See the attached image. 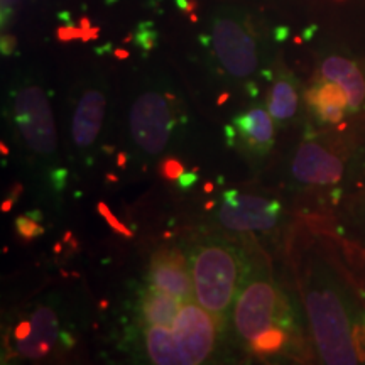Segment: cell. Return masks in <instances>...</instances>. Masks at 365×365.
<instances>
[{
	"label": "cell",
	"mask_w": 365,
	"mask_h": 365,
	"mask_svg": "<svg viewBox=\"0 0 365 365\" xmlns=\"http://www.w3.org/2000/svg\"><path fill=\"white\" fill-rule=\"evenodd\" d=\"M286 259L318 365H365V303L340 237L301 218L286 237Z\"/></svg>",
	"instance_id": "cell-1"
},
{
	"label": "cell",
	"mask_w": 365,
	"mask_h": 365,
	"mask_svg": "<svg viewBox=\"0 0 365 365\" xmlns=\"http://www.w3.org/2000/svg\"><path fill=\"white\" fill-rule=\"evenodd\" d=\"M245 272L237 293L232 323L237 340L257 359L286 355L308 359V345L289 296L274 277L271 259L252 235H242Z\"/></svg>",
	"instance_id": "cell-2"
},
{
	"label": "cell",
	"mask_w": 365,
	"mask_h": 365,
	"mask_svg": "<svg viewBox=\"0 0 365 365\" xmlns=\"http://www.w3.org/2000/svg\"><path fill=\"white\" fill-rule=\"evenodd\" d=\"M225 325L186 301L171 327L130 328L129 349L139 365H212Z\"/></svg>",
	"instance_id": "cell-3"
},
{
	"label": "cell",
	"mask_w": 365,
	"mask_h": 365,
	"mask_svg": "<svg viewBox=\"0 0 365 365\" xmlns=\"http://www.w3.org/2000/svg\"><path fill=\"white\" fill-rule=\"evenodd\" d=\"M195 299L225 325L245 272L244 244L222 235L202 237L190 250Z\"/></svg>",
	"instance_id": "cell-4"
},
{
	"label": "cell",
	"mask_w": 365,
	"mask_h": 365,
	"mask_svg": "<svg viewBox=\"0 0 365 365\" xmlns=\"http://www.w3.org/2000/svg\"><path fill=\"white\" fill-rule=\"evenodd\" d=\"M352 148L344 137L309 135L296 149L291 180L304 191L340 193L350 178Z\"/></svg>",
	"instance_id": "cell-5"
},
{
	"label": "cell",
	"mask_w": 365,
	"mask_h": 365,
	"mask_svg": "<svg viewBox=\"0 0 365 365\" xmlns=\"http://www.w3.org/2000/svg\"><path fill=\"white\" fill-rule=\"evenodd\" d=\"M12 117L27 153L43 163L53 161L58 137L46 91L39 85H22L14 93Z\"/></svg>",
	"instance_id": "cell-6"
},
{
	"label": "cell",
	"mask_w": 365,
	"mask_h": 365,
	"mask_svg": "<svg viewBox=\"0 0 365 365\" xmlns=\"http://www.w3.org/2000/svg\"><path fill=\"white\" fill-rule=\"evenodd\" d=\"M75 345L71 333L63 330L59 312L53 304L39 303L27 312L14 327L12 354L27 362H44L54 352H65Z\"/></svg>",
	"instance_id": "cell-7"
},
{
	"label": "cell",
	"mask_w": 365,
	"mask_h": 365,
	"mask_svg": "<svg viewBox=\"0 0 365 365\" xmlns=\"http://www.w3.org/2000/svg\"><path fill=\"white\" fill-rule=\"evenodd\" d=\"M175 124V107L171 98L161 91H145L132 103L130 137L145 158H158L166 150Z\"/></svg>",
	"instance_id": "cell-8"
},
{
	"label": "cell",
	"mask_w": 365,
	"mask_h": 365,
	"mask_svg": "<svg viewBox=\"0 0 365 365\" xmlns=\"http://www.w3.org/2000/svg\"><path fill=\"white\" fill-rule=\"evenodd\" d=\"M282 207L277 200L267 196L228 190L222 195L215 212L218 225L240 235L254 232H271L281 220Z\"/></svg>",
	"instance_id": "cell-9"
},
{
	"label": "cell",
	"mask_w": 365,
	"mask_h": 365,
	"mask_svg": "<svg viewBox=\"0 0 365 365\" xmlns=\"http://www.w3.org/2000/svg\"><path fill=\"white\" fill-rule=\"evenodd\" d=\"M212 48L222 70L234 80H247L259 70L257 41L244 22L234 17H217Z\"/></svg>",
	"instance_id": "cell-10"
},
{
	"label": "cell",
	"mask_w": 365,
	"mask_h": 365,
	"mask_svg": "<svg viewBox=\"0 0 365 365\" xmlns=\"http://www.w3.org/2000/svg\"><path fill=\"white\" fill-rule=\"evenodd\" d=\"M149 284L166 291L182 303L195 301V286L190 261L180 249L163 247L150 257L148 269Z\"/></svg>",
	"instance_id": "cell-11"
},
{
	"label": "cell",
	"mask_w": 365,
	"mask_h": 365,
	"mask_svg": "<svg viewBox=\"0 0 365 365\" xmlns=\"http://www.w3.org/2000/svg\"><path fill=\"white\" fill-rule=\"evenodd\" d=\"M227 139L250 158H266L274 145V118L267 108H249L227 127Z\"/></svg>",
	"instance_id": "cell-12"
},
{
	"label": "cell",
	"mask_w": 365,
	"mask_h": 365,
	"mask_svg": "<svg viewBox=\"0 0 365 365\" xmlns=\"http://www.w3.org/2000/svg\"><path fill=\"white\" fill-rule=\"evenodd\" d=\"M105 110L107 98L98 88L85 90L76 102L71 120V140L75 149L83 156H88L97 143L103 125Z\"/></svg>",
	"instance_id": "cell-13"
},
{
	"label": "cell",
	"mask_w": 365,
	"mask_h": 365,
	"mask_svg": "<svg viewBox=\"0 0 365 365\" xmlns=\"http://www.w3.org/2000/svg\"><path fill=\"white\" fill-rule=\"evenodd\" d=\"M304 102L322 125H339L350 115L349 95L335 81L319 80L304 91Z\"/></svg>",
	"instance_id": "cell-14"
},
{
	"label": "cell",
	"mask_w": 365,
	"mask_h": 365,
	"mask_svg": "<svg viewBox=\"0 0 365 365\" xmlns=\"http://www.w3.org/2000/svg\"><path fill=\"white\" fill-rule=\"evenodd\" d=\"M182 301L159 287L148 286L139 293L135 304L134 328L171 327L181 312Z\"/></svg>",
	"instance_id": "cell-15"
},
{
	"label": "cell",
	"mask_w": 365,
	"mask_h": 365,
	"mask_svg": "<svg viewBox=\"0 0 365 365\" xmlns=\"http://www.w3.org/2000/svg\"><path fill=\"white\" fill-rule=\"evenodd\" d=\"M319 76L344 86L349 95L350 113H359L365 107V75L357 63L344 56H328L319 65Z\"/></svg>",
	"instance_id": "cell-16"
},
{
	"label": "cell",
	"mask_w": 365,
	"mask_h": 365,
	"mask_svg": "<svg viewBox=\"0 0 365 365\" xmlns=\"http://www.w3.org/2000/svg\"><path fill=\"white\" fill-rule=\"evenodd\" d=\"M299 108L298 81L287 70L277 71L272 80L267 97V110L276 124H287L293 120Z\"/></svg>",
	"instance_id": "cell-17"
},
{
	"label": "cell",
	"mask_w": 365,
	"mask_h": 365,
	"mask_svg": "<svg viewBox=\"0 0 365 365\" xmlns=\"http://www.w3.org/2000/svg\"><path fill=\"white\" fill-rule=\"evenodd\" d=\"M339 232L341 239L365 249V191L352 196L341 212Z\"/></svg>",
	"instance_id": "cell-18"
},
{
	"label": "cell",
	"mask_w": 365,
	"mask_h": 365,
	"mask_svg": "<svg viewBox=\"0 0 365 365\" xmlns=\"http://www.w3.org/2000/svg\"><path fill=\"white\" fill-rule=\"evenodd\" d=\"M41 215L39 213H27V215L17 217L16 220V232L19 234L22 240L31 242L34 240L36 237H39L41 234H44V228L41 227Z\"/></svg>",
	"instance_id": "cell-19"
},
{
	"label": "cell",
	"mask_w": 365,
	"mask_h": 365,
	"mask_svg": "<svg viewBox=\"0 0 365 365\" xmlns=\"http://www.w3.org/2000/svg\"><path fill=\"white\" fill-rule=\"evenodd\" d=\"M134 39H135V44L139 46L143 51H150V49L156 48L158 33L153 22H143V24H139L134 34Z\"/></svg>",
	"instance_id": "cell-20"
},
{
	"label": "cell",
	"mask_w": 365,
	"mask_h": 365,
	"mask_svg": "<svg viewBox=\"0 0 365 365\" xmlns=\"http://www.w3.org/2000/svg\"><path fill=\"white\" fill-rule=\"evenodd\" d=\"M158 171H159V176L170 181L181 180V178L185 176V166H182V163H180L175 158H164L163 161L159 163Z\"/></svg>",
	"instance_id": "cell-21"
},
{
	"label": "cell",
	"mask_w": 365,
	"mask_h": 365,
	"mask_svg": "<svg viewBox=\"0 0 365 365\" xmlns=\"http://www.w3.org/2000/svg\"><path fill=\"white\" fill-rule=\"evenodd\" d=\"M81 29L80 27H71V26H66V27H59L58 29V38L61 41H71V39H76L80 38L81 39Z\"/></svg>",
	"instance_id": "cell-22"
},
{
	"label": "cell",
	"mask_w": 365,
	"mask_h": 365,
	"mask_svg": "<svg viewBox=\"0 0 365 365\" xmlns=\"http://www.w3.org/2000/svg\"><path fill=\"white\" fill-rule=\"evenodd\" d=\"M17 41L14 36H4L2 38V54L4 56H11V54L16 51Z\"/></svg>",
	"instance_id": "cell-23"
},
{
	"label": "cell",
	"mask_w": 365,
	"mask_h": 365,
	"mask_svg": "<svg viewBox=\"0 0 365 365\" xmlns=\"http://www.w3.org/2000/svg\"><path fill=\"white\" fill-rule=\"evenodd\" d=\"M178 7L182 9L186 14H193V11L196 9V2L195 0H176Z\"/></svg>",
	"instance_id": "cell-24"
},
{
	"label": "cell",
	"mask_w": 365,
	"mask_h": 365,
	"mask_svg": "<svg viewBox=\"0 0 365 365\" xmlns=\"http://www.w3.org/2000/svg\"><path fill=\"white\" fill-rule=\"evenodd\" d=\"M115 54H117L118 58H125V56H127L125 51H115Z\"/></svg>",
	"instance_id": "cell-25"
},
{
	"label": "cell",
	"mask_w": 365,
	"mask_h": 365,
	"mask_svg": "<svg viewBox=\"0 0 365 365\" xmlns=\"http://www.w3.org/2000/svg\"><path fill=\"white\" fill-rule=\"evenodd\" d=\"M291 365H303V364H299L298 360H296V362H293V364H291Z\"/></svg>",
	"instance_id": "cell-26"
}]
</instances>
